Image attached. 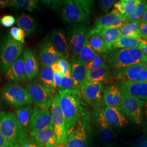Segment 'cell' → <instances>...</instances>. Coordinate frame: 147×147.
Instances as JSON below:
<instances>
[{
	"label": "cell",
	"mask_w": 147,
	"mask_h": 147,
	"mask_svg": "<svg viewBox=\"0 0 147 147\" xmlns=\"http://www.w3.org/2000/svg\"><path fill=\"white\" fill-rule=\"evenodd\" d=\"M121 91L142 101H147V82H121Z\"/></svg>",
	"instance_id": "obj_18"
},
{
	"label": "cell",
	"mask_w": 147,
	"mask_h": 147,
	"mask_svg": "<svg viewBox=\"0 0 147 147\" xmlns=\"http://www.w3.org/2000/svg\"><path fill=\"white\" fill-rule=\"evenodd\" d=\"M19 27H13L11 28L10 30V36H11L13 39L16 40V41L19 42Z\"/></svg>",
	"instance_id": "obj_48"
},
{
	"label": "cell",
	"mask_w": 147,
	"mask_h": 147,
	"mask_svg": "<svg viewBox=\"0 0 147 147\" xmlns=\"http://www.w3.org/2000/svg\"><path fill=\"white\" fill-rule=\"evenodd\" d=\"M141 21L144 22H147V10L146 11V13H144L143 16Z\"/></svg>",
	"instance_id": "obj_52"
},
{
	"label": "cell",
	"mask_w": 147,
	"mask_h": 147,
	"mask_svg": "<svg viewBox=\"0 0 147 147\" xmlns=\"http://www.w3.org/2000/svg\"><path fill=\"white\" fill-rule=\"evenodd\" d=\"M51 106L45 108L35 107L32 114L28 131L38 132L53 126L52 117L49 109Z\"/></svg>",
	"instance_id": "obj_14"
},
{
	"label": "cell",
	"mask_w": 147,
	"mask_h": 147,
	"mask_svg": "<svg viewBox=\"0 0 147 147\" xmlns=\"http://www.w3.org/2000/svg\"><path fill=\"white\" fill-rule=\"evenodd\" d=\"M99 53H96L86 40L84 45L82 47L78 56L75 58L81 63L87 65L93 59L96 57Z\"/></svg>",
	"instance_id": "obj_35"
},
{
	"label": "cell",
	"mask_w": 147,
	"mask_h": 147,
	"mask_svg": "<svg viewBox=\"0 0 147 147\" xmlns=\"http://www.w3.org/2000/svg\"><path fill=\"white\" fill-rule=\"evenodd\" d=\"M110 67L105 64L99 68L87 70V80L95 82H109L111 78Z\"/></svg>",
	"instance_id": "obj_27"
},
{
	"label": "cell",
	"mask_w": 147,
	"mask_h": 147,
	"mask_svg": "<svg viewBox=\"0 0 147 147\" xmlns=\"http://www.w3.org/2000/svg\"><path fill=\"white\" fill-rule=\"evenodd\" d=\"M141 0H121L116 2L114 7L126 18L135 11Z\"/></svg>",
	"instance_id": "obj_32"
},
{
	"label": "cell",
	"mask_w": 147,
	"mask_h": 147,
	"mask_svg": "<svg viewBox=\"0 0 147 147\" xmlns=\"http://www.w3.org/2000/svg\"><path fill=\"white\" fill-rule=\"evenodd\" d=\"M62 75L61 74L58 73H53V89L55 90V88L59 87L60 83L61 82V80L62 79Z\"/></svg>",
	"instance_id": "obj_46"
},
{
	"label": "cell",
	"mask_w": 147,
	"mask_h": 147,
	"mask_svg": "<svg viewBox=\"0 0 147 147\" xmlns=\"http://www.w3.org/2000/svg\"><path fill=\"white\" fill-rule=\"evenodd\" d=\"M143 42L142 38L132 37H120L116 41L112 47L113 50L118 49H136L138 48Z\"/></svg>",
	"instance_id": "obj_33"
},
{
	"label": "cell",
	"mask_w": 147,
	"mask_h": 147,
	"mask_svg": "<svg viewBox=\"0 0 147 147\" xmlns=\"http://www.w3.org/2000/svg\"><path fill=\"white\" fill-rule=\"evenodd\" d=\"M131 147H147V137H139L133 142Z\"/></svg>",
	"instance_id": "obj_43"
},
{
	"label": "cell",
	"mask_w": 147,
	"mask_h": 147,
	"mask_svg": "<svg viewBox=\"0 0 147 147\" xmlns=\"http://www.w3.org/2000/svg\"><path fill=\"white\" fill-rule=\"evenodd\" d=\"M138 49L142 51L146 56H147V44L142 42L140 45Z\"/></svg>",
	"instance_id": "obj_51"
},
{
	"label": "cell",
	"mask_w": 147,
	"mask_h": 147,
	"mask_svg": "<svg viewBox=\"0 0 147 147\" xmlns=\"http://www.w3.org/2000/svg\"><path fill=\"white\" fill-rule=\"evenodd\" d=\"M30 135L44 147H58L59 145L53 126L40 131L30 132Z\"/></svg>",
	"instance_id": "obj_21"
},
{
	"label": "cell",
	"mask_w": 147,
	"mask_h": 147,
	"mask_svg": "<svg viewBox=\"0 0 147 147\" xmlns=\"http://www.w3.org/2000/svg\"><path fill=\"white\" fill-rule=\"evenodd\" d=\"M50 42L61 57L68 58L70 57L69 44L64 33L61 30H56L51 33Z\"/></svg>",
	"instance_id": "obj_20"
},
{
	"label": "cell",
	"mask_w": 147,
	"mask_h": 147,
	"mask_svg": "<svg viewBox=\"0 0 147 147\" xmlns=\"http://www.w3.org/2000/svg\"><path fill=\"white\" fill-rule=\"evenodd\" d=\"M80 89L84 99L91 105L96 111L100 110L103 89L102 83L86 80Z\"/></svg>",
	"instance_id": "obj_13"
},
{
	"label": "cell",
	"mask_w": 147,
	"mask_h": 147,
	"mask_svg": "<svg viewBox=\"0 0 147 147\" xmlns=\"http://www.w3.org/2000/svg\"><path fill=\"white\" fill-rule=\"evenodd\" d=\"M101 111L105 120L110 126L122 127L127 122L121 111L115 107L106 106Z\"/></svg>",
	"instance_id": "obj_22"
},
{
	"label": "cell",
	"mask_w": 147,
	"mask_h": 147,
	"mask_svg": "<svg viewBox=\"0 0 147 147\" xmlns=\"http://www.w3.org/2000/svg\"><path fill=\"white\" fill-rule=\"evenodd\" d=\"M92 30L100 35L106 47L110 51L112 50L113 45L120 37V27H112L101 30L94 28Z\"/></svg>",
	"instance_id": "obj_26"
},
{
	"label": "cell",
	"mask_w": 147,
	"mask_h": 147,
	"mask_svg": "<svg viewBox=\"0 0 147 147\" xmlns=\"http://www.w3.org/2000/svg\"><path fill=\"white\" fill-rule=\"evenodd\" d=\"M60 7L63 20L69 23L82 24L89 18V15L80 5L79 0L62 1Z\"/></svg>",
	"instance_id": "obj_7"
},
{
	"label": "cell",
	"mask_w": 147,
	"mask_h": 147,
	"mask_svg": "<svg viewBox=\"0 0 147 147\" xmlns=\"http://www.w3.org/2000/svg\"><path fill=\"white\" fill-rule=\"evenodd\" d=\"M59 104L65 120L68 135L72 131L84 113L80 91L59 90Z\"/></svg>",
	"instance_id": "obj_1"
},
{
	"label": "cell",
	"mask_w": 147,
	"mask_h": 147,
	"mask_svg": "<svg viewBox=\"0 0 147 147\" xmlns=\"http://www.w3.org/2000/svg\"><path fill=\"white\" fill-rule=\"evenodd\" d=\"M141 21H126L120 27V37H132L141 38L140 26Z\"/></svg>",
	"instance_id": "obj_31"
},
{
	"label": "cell",
	"mask_w": 147,
	"mask_h": 147,
	"mask_svg": "<svg viewBox=\"0 0 147 147\" xmlns=\"http://www.w3.org/2000/svg\"><path fill=\"white\" fill-rule=\"evenodd\" d=\"M147 10V1L141 0L137 5L136 9L126 19L129 21H141L142 18Z\"/></svg>",
	"instance_id": "obj_37"
},
{
	"label": "cell",
	"mask_w": 147,
	"mask_h": 147,
	"mask_svg": "<svg viewBox=\"0 0 147 147\" xmlns=\"http://www.w3.org/2000/svg\"><path fill=\"white\" fill-rule=\"evenodd\" d=\"M89 116L84 112L80 121L68 136L66 147H88L87 130Z\"/></svg>",
	"instance_id": "obj_10"
},
{
	"label": "cell",
	"mask_w": 147,
	"mask_h": 147,
	"mask_svg": "<svg viewBox=\"0 0 147 147\" xmlns=\"http://www.w3.org/2000/svg\"><path fill=\"white\" fill-rule=\"evenodd\" d=\"M108 55L106 53L99 54L86 65L87 70H93L103 66L107 62Z\"/></svg>",
	"instance_id": "obj_38"
},
{
	"label": "cell",
	"mask_w": 147,
	"mask_h": 147,
	"mask_svg": "<svg viewBox=\"0 0 147 147\" xmlns=\"http://www.w3.org/2000/svg\"><path fill=\"white\" fill-rule=\"evenodd\" d=\"M115 3V0H101L98 2L101 10L105 13H107Z\"/></svg>",
	"instance_id": "obj_40"
},
{
	"label": "cell",
	"mask_w": 147,
	"mask_h": 147,
	"mask_svg": "<svg viewBox=\"0 0 147 147\" xmlns=\"http://www.w3.org/2000/svg\"><path fill=\"white\" fill-rule=\"evenodd\" d=\"M144 63H145L147 65V56H146V58H145V61L144 62Z\"/></svg>",
	"instance_id": "obj_54"
},
{
	"label": "cell",
	"mask_w": 147,
	"mask_h": 147,
	"mask_svg": "<svg viewBox=\"0 0 147 147\" xmlns=\"http://www.w3.org/2000/svg\"><path fill=\"white\" fill-rule=\"evenodd\" d=\"M33 110L31 106L30 105L21 107L15 111V115L18 121L27 132L28 131Z\"/></svg>",
	"instance_id": "obj_29"
},
{
	"label": "cell",
	"mask_w": 147,
	"mask_h": 147,
	"mask_svg": "<svg viewBox=\"0 0 147 147\" xmlns=\"http://www.w3.org/2000/svg\"><path fill=\"white\" fill-rule=\"evenodd\" d=\"M25 89L38 107L45 108L51 106L53 97V93L39 82L33 81L27 83Z\"/></svg>",
	"instance_id": "obj_11"
},
{
	"label": "cell",
	"mask_w": 147,
	"mask_h": 147,
	"mask_svg": "<svg viewBox=\"0 0 147 147\" xmlns=\"http://www.w3.org/2000/svg\"><path fill=\"white\" fill-rule=\"evenodd\" d=\"M5 76L8 80L16 83L24 82L26 80V74L23 57L18 58L5 72Z\"/></svg>",
	"instance_id": "obj_19"
},
{
	"label": "cell",
	"mask_w": 147,
	"mask_h": 147,
	"mask_svg": "<svg viewBox=\"0 0 147 147\" xmlns=\"http://www.w3.org/2000/svg\"><path fill=\"white\" fill-rule=\"evenodd\" d=\"M23 58L27 78L34 79L39 72V63L34 53L29 49H26L23 53Z\"/></svg>",
	"instance_id": "obj_24"
},
{
	"label": "cell",
	"mask_w": 147,
	"mask_h": 147,
	"mask_svg": "<svg viewBox=\"0 0 147 147\" xmlns=\"http://www.w3.org/2000/svg\"><path fill=\"white\" fill-rule=\"evenodd\" d=\"M16 22L15 18L11 15H6L3 16L0 19V24L5 27L12 26Z\"/></svg>",
	"instance_id": "obj_41"
},
{
	"label": "cell",
	"mask_w": 147,
	"mask_h": 147,
	"mask_svg": "<svg viewBox=\"0 0 147 147\" xmlns=\"http://www.w3.org/2000/svg\"><path fill=\"white\" fill-rule=\"evenodd\" d=\"M70 66L71 78L76 87L80 89L87 80V70L86 65L75 59L70 64Z\"/></svg>",
	"instance_id": "obj_25"
},
{
	"label": "cell",
	"mask_w": 147,
	"mask_h": 147,
	"mask_svg": "<svg viewBox=\"0 0 147 147\" xmlns=\"http://www.w3.org/2000/svg\"><path fill=\"white\" fill-rule=\"evenodd\" d=\"M1 94L7 103L14 109L31 105L33 102L26 89L17 84L5 86L1 90Z\"/></svg>",
	"instance_id": "obj_5"
},
{
	"label": "cell",
	"mask_w": 147,
	"mask_h": 147,
	"mask_svg": "<svg viewBox=\"0 0 147 147\" xmlns=\"http://www.w3.org/2000/svg\"><path fill=\"white\" fill-rule=\"evenodd\" d=\"M10 2L11 1L8 0H0V9L10 7Z\"/></svg>",
	"instance_id": "obj_50"
},
{
	"label": "cell",
	"mask_w": 147,
	"mask_h": 147,
	"mask_svg": "<svg viewBox=\"0 0 147 147\" xmlns=\"http://www.w3.org/2000/svg\"><path fill=\"white\" fill-rule=\"evenodd\" d=\"M17 25L25 32L26 36L34 33L37 28L36 20L30 16L22 14L18 18Z\"/></svg>",
	"instance_id": "obj_28"
},
{
	"label": "cell",
	"mask_w": 147,
	"mask_h": 147,
	"mask_svg": "<svg viewBox=\"0 0 147 147\" xmlns=\"http://www.w3.org/2000/svg\"><path fill=\"white\" fill-rule=\"evenodd\" d=\"M87 41L95 51L99 54H106L110 52L100 35L93 31L92 30L89 32Z\"/></svg>",
	"instance_id": "obj_30"
},
{
	"label": "cell",
	"mask_w": 147,
	"mask_h": 147,
	"mask_svg": "<svg viewBox=\"0 0 147 147\" xmlns=\"http://www.w3.org/2000/svg\"><path fill=\"white\" fill-rule=\"evenodd\" d=\"M18 147H44L34 139L30 138L27 141Z\"/></svg>",
	"instance_id": "obj_44"
},
{
	"label": "cell",
	"mask_w": 147,
	"mask_h": 147,
	"mask_svg": "<svg viewBox=\"0 0 147 147\" xmlns=\"http://www.w3.org/2000/svg\"><path fill=\"white\" fill-rule=\"evenodd\" d=\"M58 63L60 65V66L63 70L62 76H63L65 75V74L67 73V71L71 69L70 64L69 63L68 59L65 57H62L58 61Z\"/></svg>",
	"instance_id": "obj_42"
},
{
	"label": "cell",
	"mask_w": 147,
	"mask_h": 147,
	"mask_svg": "<svg viewBox=\"0 0 147 147\" xmlns=\"http://www.w3.org/2000/svg\"><path fill=\"white\" fill-rule=\"evenodd\" d=\"M0 132L9 142L18 147L30 139L26 131L12 112L0 111Z\"/></svg>",
	"instance_id": "obj_2"
},
{
	"label": "cell",
	"mask_w": 147,
	"mask_h": 147,
	"mask_svg": "<svg viewBox=\"0 0 147 147\" xmlns=\"http://www.w3.org/2000/svg\"><path fill=\"white\" fill-rule=\"evenodd\" d=\"M10 7L33 12L39 8V1L37 0H12Z\"/></svg>",
	"instance_id": "obj_36"
},
{
	"label": "cell",
	"mask_w": 147,
	"mask_h": 147,
	"mask_svg": "<svg viewBox=\"0 0 147 147\" xmlns=\"http://www.w3.org/2000/svg\"><path fill=\"white\" fill-rule=\"evenodd\" d=\"M146 56L138 48L121 49L108 55L107 62L114 70L144 63Z\"/></svg>",
	"instance_id": "obj_3"
},
{
	"label": "cell",
	"mask_w": 147,
	"mask_h": 147,
	"mask_svg": "<svg viewBox=\"0 0 147 147\" xmlns=\"http://www.w3.org/2000/svg\"><path fill=\"white\" fill-rule=\"evenodd\" d=\"M89 27L84 24L75 25L71 30L69 41L70 55L73 60L76 58L88 37Z\"/></svg>",
	"instance_id": "obj_12"
},
{
	"label": "cell",
	"mask_w": 147,
	"mask_h": 147,
	"mask_svg": "<svg viewBox=\"0 0 147 147\" xmlns=\"http://www.w3.org/2000/svg\"><path fill=\"white\" fill-rule=\"evenodd\" d=\"M24 50L22 44L9 36L0 39V73L3 74L16 60L20 57Z\"/></svg>",
	"instance_id": "obj_4"
},
{
	"label": "cell",
	"mask_w": 147,
	"mask_h": 147,
	"mask_svg": "<svg viewBox=\"0 0 147 147\" xmlns=\"http://www.w3.org/2000/svg\"><path fill=\"white\" fill-rule=\"evenodd\" d=\"M39 57L42 67H51L61 58L49 39L45 40L40 45Z\"/></svg>",
	"instance_id": "obj_16"
},
{
	"label": "cell",
	"mask_w": 147,
	"mask_h": 147,
	"mask_svg": "<svg viewBox=\"0 0 147 147\" xmlns=\"http://www.w3.org/2000/svg\"><path fill=\"white\" fill-rule=\"evenodd\" d=\"M113 74L115 78L121 82H147V65L144 63L114 70Z\"/></svg>",
	"instance_id": "obj_9"
},
{
	"label": "cell",
	"mask_w": 147,
	"mask_h": 147,
	"mask_svg": "<svg viewBox=\"0 0 147 147\" xmlns=\"http://www.w3.org/2000/svg\"><path fill=\"white\" fill-rule=\"evenodd\" d=\"M53 71L51 67H42L39 74V82L53 93Z\"/></svg>",
	"instance_id": "obj_34"
},
{
	"label": "cell",
	"mask_w": 147,
	"mask_h": 147,
	"mask_svg": "<svg viewBox=\"0 0 147 147\" xmlns=\"http://www.w3.org/2000/svg\"><path fill=\"white\" fill-rule=\"evenodd\" d=\"M103 100L106 106L121 110V92L120 88L114 84L107 86L103 90Z\"/></svg>",
	"instance_id": "obj_23"
},
{
	"label": "cell",
	"mask_w": 147,
	"mask_h": 147,
	"mask_svg": "<svg viewBox=\"0 0 147 147\" xmlns=\"http://www.w3.org/2000/svg\"><path fill=\"white\" fill-rule=\"evenodd\" d=\"M140 32L141 38L147 39V23L144 22H141L140 26Z\"/></svg>",
	"instance_id": "obj_47"
},
{
	"label": "cell",
	"mask_w": 147,
	"mask_h": 147,
	"mask_svg": "<svg viewBox=\"0 0 147 147\" xmlns=\"http://www.w3.org/2000/svg\"><path fill=\"white\" fill-rule=\"evenodd\" d=\"M147 102V101L140 100L121 92V111L135 123L138 124L142 123V110Z\"/></svg>",
	"instance_id": "obj_8"
},
{
	"label": "cell",
	"mask_w": 147,
	"mask_h": 147,
	"mask_svg": "<svg viewBox=\"0 0 147 147\" xmlns=\"http://www.w3.org/2000/svg\"><path fill=\"white\" fill-rule=\"evenodd\" d=\"M144 111H145V114L147 118V102L144 105Z\"/></svg>",
	"instance_id": "obj_53"
},
{
	"label": "cell",
	"mask_w": 147,
	"mask_h": 147,
	"mask_svg": "<svg viewBox=\"0 0 147 147\" xmlns=\"http://www.w3.org/2000/svg\"><path fill=\"white\" fill-rule=\"evenodd\" d=\"M51 115L53 126L59 145H65L68 134L66 130L65 120L59 104V95L56 93L53 97L51 104Z\"/></svg>",
	"instance_id": "obj_6"
},
{
	"label": "cell",
	"mask_w": 147,
	"mask_h": 147,
	"mask_svg": "<svg viewBox=\"0 0 147 147\" xmlns=\"http://www.w3.org/2000/svg\"><path fill=\"white\" fill-rule=\"evenodd\" d=\"M95 117L103 146L104 147H113L115 137L112 126L105 120L101 110L96 111Z\"/></svg>",
	"instance_id": "obj_17"
},
{
	"label": "cell",
	"mask_w": 147,
	"mask_h": 147,
	"mask_svg": "<svg viewBox=\"0 0 147 147\" xmlns=\"http://www.w3.org/2000/svg\"><path fill=\"white\" fill-rule=\"evenodd\" d=\"M0 147H18L9 142L0 132Z\"/></svg>",
	"instance_id": "obj_45"
},
{
	"label": "cell",
	"mask_w": 147,
	"mask_h": 147,
	"mask_svg": "<svg viewBox=\"0 0 147 147\" xmlns=\"http://www.w3.org/2000/svg\"><path fill=\"white\" fill-rule=\"evenodd\" d=\"M127 21L126 17L114 9L105 16L99 18L95 22L94 28L98 30L112 27H121Z\"/></svg>",
	"instance_id": "obj_15"
},
{
	"label": "cell",
	"mask_w": 147,
	"mask_h": 147,
	"mask_svg": "<svg viewBox=\"0 0 147 147\" xmlns=\"http://www.w3.org/2000/svg\"><path fill=\"white\" fill-rule=\"evenodd\" d=\"M51 68L53 69V72L55 73H58L61 74L62 75L63 74V70L60 66V65L58 63H55L53 64L52 66H51Z\"/></svg>",
	"instance_id": "obj_49"
},
{
	"label": "cell",
	"mask_w": 147,
	"mask_h": 147,
	"mask_svg": "<svg viewBox=\"0 0 147 147\" xmlns=\"http://www.w3.org/2000/svg\"><path fill=\"white\" fill-rule=\"evenodd\" d=\"M60 90H76L80 91L78 87L74 84L73 80L71 78H67L65 76H63L61 80V82L59 86Z\"/></svg>",
	"instance_id": "obj_39"
}]
</instances>
